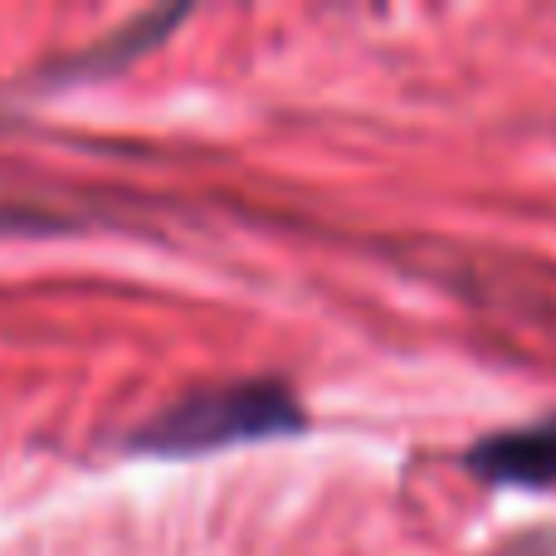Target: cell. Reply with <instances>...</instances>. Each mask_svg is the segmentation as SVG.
<instances>
[{
	"instance_id": "2",
	"label": "cell",
	"mask_w": 556,
	"mask_h": 556,
	"mask_svg": "<svg viewBox=\"0 0 556 556\" xmlns=\"http://www.w3.org/2000/svg\"><path fill=\"white\" fill-rule=\"evenodd\" d=\"M464 469L498 489H556V410L532 425L483 434L464 454Z\"/></svg>"
},
{
	"instance_id": "1",
	"label": "cell",
	"mask_w": 556,
	"mask_h": 556,
	"mask_svg": "<svg viewBox=\"0 0 556 556\" xmlns=\"http://www.w3.org/2000/svg\"><path fill=\"white\" fill-rule=\"evenodd\" d=\"M303 425L307 415L293 386L274 381V376H250V381L205 386V391L172 401L162 415L137 425L127 444L137 454H156V459H201V454L240 450V444L283 440Z\"/></svg>"
}]
</instances>
